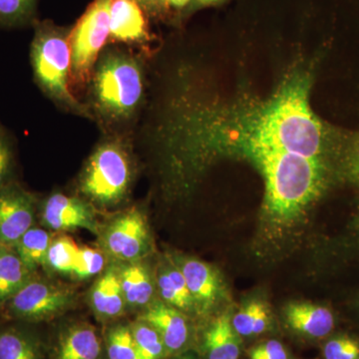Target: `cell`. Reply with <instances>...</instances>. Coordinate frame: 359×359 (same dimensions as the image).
<instances>
[{"instance_id":"1","label":"cell","mask_w":359,"mask_h":359,"mask_svg":"<svg viewBox=\"0 0 359 359\" xmlns=\"http://www.w3.org/2000/svg\"><path fill=\"white\" fill-rule=\"evenodd\" d=\"M311 82L309 73L297 71L266 100L196 106L176 118L170 136L191 155L226 149L248 158L280 151L323 159L330 138L309 107Z\"/></svg>"},{"instance_id":"2","label":"cell","mask_w":359,"mask_h":359,"mask_svg":"<svg viewBox=\"0 0 359 359\" xmlns=\"http://www.w3.org/2000/svg\"><path fill=\"white\" fill-rule=\"evenodd\" d=\"M249 158L264 177V208L276 219L297 216L325 187V167L321 159L280 151H263Z\"/></svg>"},{"instance_id":"3","label":"cell","mask_w":359,"mask_h":359,"mask_svg":"<svg viewBox=\"0 0 359 359\" xmlns=\"http://www.w3.org/2000/svg\"><path fill=\"white\" fill-rule=\"evenodd\" d=\"M32 62L35 78L45 92L70 106H78L68 84L72 71L69 35L50 23L37 25Z\"/></svg>"},{"instance_id":"4","label":"cell","mask_w":359,"mask_h":359,"mask_svg":"<svg viewBox=\"0 0 359 359\" xmlns=\"http://www.w3.org/2000/svg\"><path fill=\"white\" fill-rule=\"evenodd\" d=\"M97 102L105 112L116 117H127L134 112L143 94L140 68L133 59L108 55L97 69Z\"/></svg>"},{"instance_id":"5","label":"cell","mask_w":359,"mask_h":359,"mask_svg":"<svg viewBox=\"0 0 359 359\" xmlns=\"http://www.w3.org/2000/svg\"><path fill=\"white\" fill-rule=\"evenodd\" d=\"M131 179L128 158L119 146L106 144L90 158L82 179V191L101 205H112L124 197Z\"/></svg>"},{"instance_id":"6","label":"cell","mask_w":359,"mask_h":359,"mask_svg":"<svg viewBox=\"0 0 359 359\" xmlns=\"http://www.w3.org/2000/svg\"><path fill=\"white\" fill-rule=\"evenodd\" d=\"M111 4L112 0H94L71 30L72 72L78 80L86 79L109 39Z\"/></svg>"},{"instance_id":"7","label":"cell","mask_w":359,"mask_h":359,"mask_svg":"<svg viewBox=\"0 0 359 359\" xmlns=\"http://www.w3.org/2000/svg\"><path fill=\"white\" fill-rule=\"evenodd\" d=\"M71 299L72 295L69 290L33 278L7 304L9 311L15 318L39 321L65 311L71 304Z\"/></svg>"},{"instance_id":"8","label":"cell","mask_w":359,"mask_h":359,"mask_svg":"<svg viewBox=\"0 0 359 359\" xmlns=\"http://www.w3.org/2000/svg\"><path fill=\"white\" fill-rule=\"evenodd\" d=\"M111 256L123 262L137 261L148 249L147 223L140 211L130 210L110 224L104 237Z\"/></svg>"},{"instance_id":"9","label":"cell","mask_w":359,"mask_h":359,"mask_svg":"<svg viewBox=\"0 0 359 359\" xmlns=\"http://www.w3.org/2000/svg\"><path fill=\"white\" fill-rule=\"evenodd\" d=\"M34 201L15 184L0 189V245L13 248L34 224Z\"/></svg>"},{"instance_id":"10","label":"cell","mask_w":359,"mask_h":359,"mask_svg":"<svg viewBox=\"0 0 359 359\" xmlns=\"http://www.w3.org/2000/svg\"><path fill=\"white\" fill-rule=\"evenodd\" d=\"M42 219L54 231L86 229L97 233V224L91 209L82 201L62 194H54L43 207Z\"/></svg>"},{"instance_id":"11","label":"cell","mask_w":359,"mask_h":359,"mask_svg":"<svg viewBox=\"0 0 359 359\" xmlns=\"http://www.w3.org/2000/svg\"><path fill=\"white\" fill-rule=\"evenodd\" d=\"M141 320L156 330L168 351H179L188 340L186 318L174 306L157 302L149 306Z\"/></svg>"},{"instance_id":"12","label":"cell","mask_w":359,"mask_h":359,"mask_svg":"<svg viewBox=\"0 0 359 359\" xmlns=\"http://www.w3.org/2000/svg\"><path fill=\"white\" fill-rule=\"evenodd\" d=\"M110 36L123 42L147 39V22L142 7L135 0H112L110 6Z\"/></svg>"},{"instance_id":"13","label":"cell","mask_w":359,"mask_h":359,"mask_svg":"<svg viewBox=\"0 0 359 359\" xmlns=\"http://www.w3.org/2000/svg\"><path fill=\"white\" fill-rule=\"evenodd\" d=\"M290 327L313 339H323L332 334L334 316L330 309L313 304H292L285 311Z\"/></svg>"},{"instance_id":"14","label":"cell","mask_w":359,"mask_h":359,"mask_svg":"<svg viewBox=\"0 0 359 359\" xmlns=\"http://www.w3.org/2000/svg\"><path fill=\"white\" fill-rule=\"evenodd\" d=\"M181 271L194 302H197L201 308L209 309L219 292V280L214 269L198 259H188L182 264Z\"/></svg>"},{"instance_id":"15","label":"cell","mask_w":359,"mask_h":359,"mask_svg":"<svg viewBox=\"0 0 359 359\" xmlns=\"http://www.w3.org/2000/svg\"><path fill=\"white\" fill-rule=\"evenodd\" d=\"M32 271L16 254L13 248L0 245V304H6L13 295L34 278Z\"/></svg>"},{"instance_id":"16","label":"cell","mask_w":359,"mask_h":359,"mask_svg":"<svg viewBox=\"0 0 359 359\" xmlns=\"http://www.w3.org/2000/svg\"><path fill=\"white\" fill-rule=\"evenodd\" d=\"M91 302L97 313L104 318H115L124 311L125 297L123 294L119 271L114 268L106 271L94 285Z\"/></svg>"},{"instance_id":"17","label":"cell","mask_w":359,"mask_h":359,"mask_svg":"<svg viewBox=\"0 0 359 359\" xmlns=\"http://www.w3.org/2000/svg\"><path fill=\"white\" fill-rule=\"evenodd\" d=\"M209 359H238L240 346L229 314H222L210 327L205 337Z\"/></svg>"},{"instance_id":"18","label":"cell","mask_w":359,"mask_h":359,"mask_svg":"<svg viewBox=\"0 0 359 359\" xmlns=\"http://www.w3.org/2000/svg\"><path fill=\"white\" fill-rule=\"evenodd\" d=\"M101 344L93 328L87 325L71 328L61 340L57 359H97Z\"/></svg>"},{"instance_id":"19","label":"cell","mask_w":359,"mask_h":359,"mask_svg":"<svg viewBox=\"0 0 359 359\" xmlns=\"http://www.w3.org/2000/svg\"><path fill=\"white\" fill-rule=\"evenodd\" d=\"M125 301L134 306H146L154 292L147 269L138 264L125 266L119 273Z\"/></svg>"},{"instance_id":"20","label":"cell","mask_w":359,"mask_h":359,"mask_svg":"<svg viewBox=\"0 0 359 359\" xmlns=\"http://www.w3.org/2000/svg\"><path fill=\"white\" fill-rule=\"evenodd\" d=\"M50 233L32 226L20 238L13 250L32 271L47 266V255L51 245Z\"/></svg>"},{"instance_id":"21","label":"cell","mask_w":359,"mask_h":359,"mask_svg":"<svg viewBox=\"0 0 359 359\" xmlns=\"http://www.w3.org/2000/svg\"><path fill=\"white\" fill-rule=\"evenodd\" d=\"M269 321V311L266 304L254 302L247 304L233 316L231 325L238 334L250 337L266 332Z\"/></svg>"},{"instance_id":"22","label":"cell","mask_w":359,"mask_h":359,"mask_svg":"<svg viewBox=\"0 0 359 359\" xmlns=\"http://www.w3.org/2000/svg\"><path fill=\"white\" fill-rule=\"evenodd\" d=\"M0 359H39V351L25 332L8 328L0 332Z\"/></svg>"},{"instance_id":"23","label":"cell","mask_w":359,"mask_h":359,"mask_svg":"<svg viewBox=\"0 0 359 359\" xmlns=\"http://www.w3.org/2000/svg\"><path fill=\"white\" fill-rule=\"evenodd\" d=\"M80 248L69 237L52 241L47 255V266L65 273H73Z\"/></svg>"},{"instance_id":"24","label":"cell","mask_w":359,"mask_h":359,"mask_svg":"<svg viewBox=\"0 0 359 359\" xmlns=\"http://www.w3.org/2000/svg\"><path fill=\"white\" fill-rule=\"evenodd\" d=\"M39 0H0V27H18L32 22Z\"/></svg>"},{"instance_id":"25","label":"cell","mask_w":359,"mask_h":359,"mask_svg":"<svg viewBox=\"0 0 359 359\" xmlns=\"http://www.w3.org/2000/svg\"><path fill=\"white\" fill-rule=\"evenodd\" d=\"M140 359H161L166 347L156 330L144 321L130 327Z\"/></svg>"},{"instance_id":"26","label":"cell","mask_w":359,"mask_h":359,"mask_svg":"<svg viewBox=\"0 0 359 359\" xmlns=\"http://www.w3.org/2000/svg\"><path fill=\"white\" fill-rule=\"evenodd\" d=\"M109 359H140L131 330L127 327L113 328L107 337Z\"/></svg>"},{"instance_id":"27","label":"cell","mask_w":359,"mask_h":359,"mask_svg":"<svg viewBox=\"0 0 359 359\" xmlns=\"http://www.w3.org/2000/svg\"><path fill=\"white\" fill-rule=\"evenodd\" d=\"M325 359H359V339L351 335H339L323 346Z\"/></svg>"},{"instance_id":"28","label":"cell","mask_w":359,"mask_h":359,"mask_svg":"<svg viewBox=\"0 0 359 359\" xmlns=\"http://www.w3.org/2000/svg\"><path fill=\"white\" fill-rule=\"evenodd\" d=\"M105 266V257L102 252L91 248H80L73 275L79 278H90L98 275Z\"/></svg>"},{"instance_id":"29","label":"cell","mask_w":359,"mask_h":359,"mask_svg":"<svg viewBox=\"0 0 359 359\" xmlns=\"http://www.w3.org/2000/svg\"><path fill=\"white\" fill-rule=\"evenodd\" d=\"M250 359H287V354L280 342L269 340L252 348Z\"/></svg>"},{"instance_id":"30","label":"cell","mask_w":359,"mask_h":359,"mask_svg":"<svg viewBox=\"0 0 359 359\" xmlns=\"http://www.w3.org/2000/svg\"><path fill=\"white\" fill-rule=\"evenodd\" d=\"M166 273L167 276H169L174 289L178 292L180 299L183 302L185 309H190L194 304L193 297L192 295H191L190 290L188 289V285H187L185 278H184L181 269H168Z\"/></svg>"},{"instance_id":"31","label":"cell","mask_w":359,"mask_h":359,"mask_svg":"<svg viewBox=\"0 0 359 359\" xmlns=\"http://www.w3.org/2000/svg\"><path fill=\"white\" fill-rule=\"evenodd\" d=\"M158 287H159L161 295L163 299L169 304L170 306L180 309H185L183 302L180 299L178 292L172 285L169 276H167L166 271L158 278Z\"/></svg>"},{"instance_id":"32","label":"cell","mask_w":359,"mask_h":359,"mask_svg":"<svg viewBox=\"0 0 359 359\" xmlns=\"http://www.w3.org/2000/svg\"><path fill=\"white\" fill-rule=\"evenodd\" d=\"M11 164V149L6 142L0 138V189L4 185V182L8 174L9 168Z\"/></svg>"},{"instance_id":"33","label":"cell","mask_w":359,"mask_h":359,"mask_svg":"<svg viewBox=\"0 0 359 359\" xmlns=\"http://www.w3.org/2000/svg\"><path fill=\"white\" fill-rule=\"evenodd\" d=\"M135 1L138 2L141 7L153 13H160L168 6L167 0H135Z\"/></svg>"},{"instance_id":"34","label":"cell","mask_w":359,"mask_h":359,"mask_svg":"<svg viewBox=\"0 0 359 359\" xmlns=\"http://www.w3.org/2000/svg\"><path fill=\"white\" fill-rule=\"evenodd\" d=\"M190 1L191 0H167L168 4L174 7H178V8L186 6Z\"/></svg>"},{"instance_id":"35","label":"cell","mask_w":359,"mask_h":359,"mask_svg":"<svg viewBox=\"0 0 359 359\" xmlns=\"http://www.w3.org/2000/svg\"><path fill=\"white\" fill-rule=\"evenodd\" d=\"M219 1V0H196V2L199 6H209V4H216V2Z\"/></svg>"},{"instance_id":"36","label":"cell","mask_w":359,"mask_h":359,"mask_svg":"<svg viewBox=\"0 0 359 359\" xmlns=\"http://www.w3.org/2000/svg\"><path fill=\"white\" fill-rule=\"evenodd\" d=\"M180 359H192V358H189V356H186V358H180Z\"/></svg>"},{"instance_id":"37","label":"cell","mask_w":359,"mask_h":359,"mask_svg":"<svg viewBox=\"0 0 359 359\" xmlns=\"http://www.w3.org/2000/svg\"><path fill=\"white\" fill-rule=\"evenodd\" d=\"M0 138H1V137H0Z\"/></svg>"}]
</instances>
